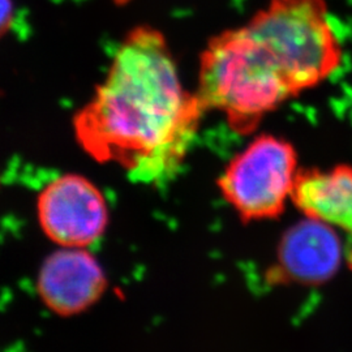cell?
<instances>
[{"label": "cell", "instance_id": "obj_1", "mask_svg": "<svg viewBox=\"0 0 352 352\" xmlns=\"http://www.w3.org/2000/svg\"><path fill=\"white\" fill-rule=\"evenodd\" d=\"M205 107L183 87L164 33L131 29L94 97L74 119L80 146L145 186H164L182 167Z\"/></svg>", "mask_w": 352, "mask_h": 352}, {"label": "cell", "instance_id": "obj_2", "mask_svg": "<svg viewBox=\"0 0 352 352\" xmlns=\"http://www.w3.org/2000/svg\"><path fill=\"white\" fill-rule=\"evenodd\" d=\"M196 94L206 111L223 113L240 135L296 97L276 56L245 24L225 29L206 43Z\"/></svg>", "mask_w": 352, "mask_h": 352}, {"label": "cell", "instance_id": "obj_3", "mask_svg": "<svg viewBox=\"0 0 352 352\" xmlns=\"http://www.w3.org/2000/svg\"><path fill=\"white\" fill-rule=\"evenodd\" d=\"M245 24L277 51L298 94L340 69L343 49L325 0H269Z\"/></svg>", "mask_w": 352, "mask_h": 352}, {"label": "cell", "instance_id": "obj_4", "mask_svg": "<svg viewBox=\"0 0 352 352\" xmlns=\"http://www.w3.org/2000/svg\"><path fill=\"white\" fill-rule=\"evenodd\" d=\"M298 174L292 145L274 136H260L230 162L218 187L244 221L269 219L285 210Z\"/></svg>", "mask_w": 352, "mask_h": 352}, {"label": "cell", "instance_id": "obj_5", "mask_svg": "<svg viewBox=\"0 0 352 352\" xmlns=\"http://www.w3.org/2000/svg\"><path fill=\"white\" fill-rule=\"evenodd\" d=\"M37 218L43 234L60 248H87L104 234L109 209L89 179L64 174L41 189Z\"/></svg>", "mask_w": 352, "mask_h": 352}, {"label": "cell", "instance_id": "obj_6", "mask_svg": "<svg viewBox=\"0 0 352 352\" xmlns=\"http://www.w3.org/2000/svg\"><path fill=\"white\" fill-rule=\"evenodd\" d=\"M107 287L104 272L85 248H64L51 253L41 265L37 294L55 315L71 317L89 309Z\"/></svg>", "mask_w": 352, "mask_h": 352}, {"label": "cell", "instance_id": "obj_7", "mask_svg": "<svg viewBox=\"0 0 352 352\" xmlns=\"http://www.w3.org/2000/svg\"><path fill=\"white\" fill-rule=\"evenodd\" d=\"M334 228L311 217L289 228L278 251L282 276L304 285H321L334 277L343 257Z\"/></svg>", "mask_w": 352, "mask_h": 352}, {"label": "cell", "instance_id": "obj_8", "mask_svg": "<svg viewBox=\"0 0 352 352\" xmlns=\"http://www.w3.org/2000/svg\"><path fill=\"white\" fill-rule=\"evenodd\" d=\"M291 199L307 217L340 228L352 209V167L299 173Z\"/></svg>", "mask_w": 352, "mask_h": 352}, {"label": "cell", "instance_id": "obj_9", "mask_svg": "<svg viewBox=\"0 0 352 352\" xmlns=\"http://www.w3.org/2000/svg\"><path fill=\"white\" fill-rule=\"evenodd\" d=\"M13 19V4L11 0H0V37L7 32Z\"/></svg>", "mask_w": 352, "mask_h": 352}, {"label": "cell", "instance_id": "obj_10", "mask_svg": "<svg viewBox=\"0 0 352 352\" xmlns=\"http://www.w3.org/2000/svg\"><path fill=\"white\" fill-rule=\"evenodd\" d=\"M340 230H343L349 236V244H347V248L344 250V254H346V258H347V261H349V264H350L352 269V209L350 214H349V217H347V219L340 227Z\"/></svg>", "mask_w": 352, "mask_h": 352}]
</instances>
